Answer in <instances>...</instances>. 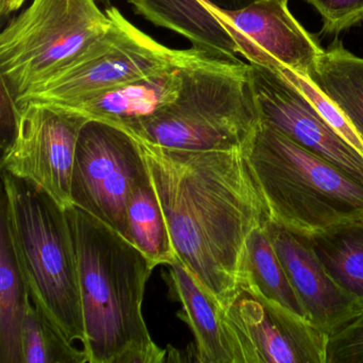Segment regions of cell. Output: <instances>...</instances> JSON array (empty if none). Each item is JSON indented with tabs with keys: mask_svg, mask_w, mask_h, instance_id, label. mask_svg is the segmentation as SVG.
I'll use <instances>...</instances> for the list:
<instances>
[{
	"mask_svg": "<svg viewBox=\"0 0 363 363\" xmlns=\"http://www.w3.org/2000/svg\"><path fill=\"white\" fill-rule=\"evenodd\" d=\"M16 108V131L3 150L1 171L33 182L69 207L76 145L88 118L40 104Z\"/></svg>",
	"mask_w": 363,
	"mask_h": 363,
	"instance_id": "obj_9",
	"label": "cell"
},
{
	"mask_svg": "<svg viewBox=\"0 0 363 363\" xmlns=\"http://www.w3.org/2000/svg\"><path fill=\"white\" fill-rule=\"evenodd\" d=\"M235 363H326V333L241 286L223 308Z\"/></svg>",
	"mask_w": 363,
	"mask_h": 363,
	"instance_id": "obj_10",
	"label": "cell"
},
{
	"mask_svg": "<svg viewBox=\"0 0 363 363\" xmlns=\"http://www.w3.org/2000/svg\"><path fill=\"white\" fill-rule=\"evenodd\" d=\"M261 123L279 131L363 186V156L322 118L307 97L275 69L250 65Z\"/></svg>",
	"mask_w": 363,
	"mask_h": 363,
	"instance_id": "obj_12",
	"label": "cell"
},
{
	"mask_svg": "<svg viewBox=\"0 0 363 363\" xmlns=\"http://www.w3.org/2000/svg\"><path fill=\"white\" fill-rule=\"evenodd\" d=\"M180 74L177 97L124 130L140 141L169 150L246 147L261 124L250 63L201 52L180 67Z\"/></svg>",
	"mask_w": 363,
	"mask_h": 363,
	"instance_id": "obj_3",
	"label": "cell"
},
{
	"mask_svg": "<svg viewBox=\"0 0 363 363\" xmlns=\"http://www.w3.org/2000/svg\"><path fill=\"white\" fill-rule=\"evenodd\" d=\"M363 138V58L335 38L307 76Z\"/></svg>",
	"mask_w": 363,
	"mask_h": 363,
	"instance_id": "obj_17",
	"label": "cell"
},
{
	"mask_svg": "<svg viewBox=\"0 0 363 363\" xmlns=\"http://www.w3.org/2000/svg\"><path fill=\"white\" fill-rule=\"evenodd\" d=\"M106 11L112 21L107 33L73 62L16 97V106L77 105L110 89L184 65L203 52L193 48H167L138 28L114 6Z\"/></svg>",
	"mask_w": 363,
	"mask_h": 363,
	"instance_id": "obj_7",
	"label": "cell"
},
{
	"mask_svg": "<svg viewBox=\"0 0 363 363\" xmlns=\"http://www.w3.org/2000/svg\"><path fill=\"white\" fill-rule=\"evenodd\" d=\"M280 74L293 86H296L308 101L318 110L322 118L330 125L331 128L335 129L350 145H352L357 152L363 156V138L357 133L350 121L345 118L341 110L327 99L306 76L299 75L290 69H280Z\"/></svg>",
	"mask_w": 363,
	"mask_h": 363,
	"instance_id": "obj_23",
	"label": "cell"
},
{
	"mask_svg": "<svg viewBox=\"0 0 363 363\" xmlns=\"http://www.w3.org/2000/svg\"><path fill=\"white\" fill-rule=\"evenodd\" d=\"M126 218L128 241L157 267L178 260L150 172L133 186Z\"/></svg>",
	"mask_w": 363,
	"mask_h": 363,
	"instance_id": "obj_21",
	"label": "cell"
},
{
	"mask_svg": "<svg viewBox=\"0 0 363 363\" xmlns=\"http://www.w3.org/2000/svg\"><path fill=\"white\" fill-rule=\"evenodd\" d=\"M31 301L7 220L0 223V363H23L21 333Z\"/></svg>",
	"mask_w": 363,
	"mask_h": 363,
	"instance_id": "obj_18",
	"label": "cell"
},
{
	"mask_svg": "<svg viewBox=\"0 0 363 363\" xmlns=\"http://www.w3.org/2000/svg\"><path fill=\"white\" fill-rule=\"evenodd\" d=\"M112 21L97 0H31L0 35V76L14 99L73 62Z\"/></svg>",
	"mask_w": 363,
	"mask_h": 363,
	"instance_id": "obj_6",
	"label": "cell"
},
{
	"mask_svg": "<svg viewBox=\"0 0 363 363\" xmlns=\"http://www.w3.org/2000/svg\"><path fill=\"white\" fill-rule=\"evenodd\" d=\"M326 363H363V307L327 333Z\"/></svg>",
	"mask_w": 363,
	"mask_h": 363,
	"instance_id": "obj_24",
	"label": "cell"
},
{
	"mask_svg": "<svg viewBox=\"0 0 363 363\" xmlns=\"http://www.w3.org/2000/svg\"><path fill=\"white\" fill-rule=\"evenodd\" d=\"M127 3L152 24L186 38L195 50L223 60L241 61L230 33L206 0H127Z\"/></svg>",
	"mask_w": 363,
	"mask_h": 363,
	"instance_id": "obj_15",
	"label": "cell"
},
{
	"mask_svg": "<svg viewBox=\"0 0 363 363\" xmlns=\"http://www.w3.org/2000/svg\"><path fill=\"white\" fill-rule=\"evenodd\" d=\"M267 225L255 229L248 238L243 286L269 303L310 322L305 307L272 245Z\"/></svg>",
	"mask_w": 363,
	"mask_h": 363,
	"instance_id": "obj_20",
	"label": "cell"
},
{
	"mask_svg": "<svg viewBox=\"0 0 363 363\" xmlns=\"http://www.w3.org/2000/svg\"><path fill=\"white\" fill-rule=\"evenodd\" d=\"M77 255L88 363H160L143 312L146 282L157 267L111 227L67 208Z\"/></svg>",
	"mask_w": 363,
	"mask_h": 363,
	"instance_id": "obj_2",
	"label": "cell"
},
{
	"mask_svg": "<svg viewBox=\"0 0 363 363\" xmlns=\"http://www.w3.org/2000/svg\"><path fill=\"white\" fill-rule=\"evenodd\" d=\"M167 267L172 295L182 303L180 318L186 320L194 335L196 361L235 363V354L223 320V306L179 260Z\"/></svg>",
	"mask_w": 363,
	"mask_h": 363,
	"instance_id": "obj_16",
	"label": "cell"
},
{
	"mask_svg": "<svg viewBox=\"0 0 363 363\" xmlns=\"http://www.w3.org/2000/svg\"><path fill=\"white\" fill-rule=\"evenodd\" d=\"M182 65L167 67L141 79L110 89L77 105L57 108L88 120L127 128L154 116L177 97L182 84Z\"/></svg>",
	"mask_w": 363,
	"mask_h": 363,
	"instance_id": "obj_14",
	"label": "cell"
},
{
	"mask_svg": "<svg viewBox=\"0 0 363 363\" xmlns=\"http://www.w3.org/2000/svg\"><path fill=\"white\" fill-rule=\"evenodd\" d=\"M267 231L314 326L327 335L363 307L333 281L316 256L309 235L291 230L272 220L267 223Z\"/></svg>",
	"mask_w": 363,
	"mask_h": 363,
	"instance_id": "obj_13",
	"label": "cell"
},
{
	"mask_svg": "<svg viewBox=\"0 0 363 363\" xmlns=\"http://www.w3.org/2000/svg\"><path fill=\"white\" fill-rule=\"evenodd\" d=\"M309 239L333 281L363 306V216L312 233Z\"/></svg>",
	"mask_w": 363,
	"mask_h": 363,
	"instance_id": "obj_19",
	"label": "cell"
},
{
	"mask_svg": "<svg viewBox=\"0 0 363 363\" xmlns=\"http://www.w3.org/2000/svg\"><path fill=\"white\" fill-rule=\"evenodd\" d=\"M246 154L272 222L310 235L363 216V186L261 123Z\"/></svg>",
	"mask_w": 363,
	"mask_h": 363,
	"instance_id": "obj_5",
	"label": "cell"
},
{
	"mask_svg": "<svg viewBox=\"0 0 363 363\" xmlns=\"http://www.w3.org/2000/svg\"><path fill=\"white\" fill-rule=\"evenodd\" d=\"M213 10L250 65L307 77L324 52L291 13L289 0H252L241 9Z\"/></svg>",
	"mask_w": 363,
	"mask_h": 363,
	"instance_id": "obj_11",
	"label": "cell"
},
{
	"mask_svg": "<svg viewBox=\"0 0 363 363\" xmlns=\"http://www.w3.org/2000/svg\"><path fill=\"white\" fill-rule=\"evenodd\" d=\"M23 363H86L84 350L74 347L40 308L29 301L21 333Z\"/></svg>",
	"mask_w": 363,
	"mask_h": 363,
	"instance_id": "obj_22",
	"label": "cell"
},
{
	"mask_svg": "<svg viewBox=\"0 0 363 363\" xmlns=\"http://www.w3.org/2000/svg\"><path fill=\"white\" fill-rule=\"evenodd\" d=\"M28 0H0V14L8 16L14 12L20 11Z\"/></svg>",
	"mask_w": 363,
	"mask_h": 363,
	"instance_id": "obj_27",
	"label": "cell"
},
{
	"mask_svg": "<svg viewBox=\"0 0 363 363\" xmlns=\"http://www.w3.org/2000/svg\"><path fill=\"white\" fill-rule=\"evenodd\" d=\"M139 142L120 127L89 120L76 145L72 205L128 240L126 209L133 186L148 174Z\"/></svg>",
	"mask_w": 363,
	"mask_h": 363,
	"instance_id": "obj_8",
	"label": "cell"
},
{
	"mask_svg": "<svg viewBox=\"0 0 363 363\" xmlns=\"http://www.w3.org/2000/svg\"><path fill=\"white\" fill-rule=\"evenodd\" d=\"M322 18V33L339 35L363 22V0H303Z\"/></svg>",
	"mask_w": 363,
	"mask_h": 363,
	"instance_id": "obj_25",
	"label": "cell"
},
{
	"mask_svg": "<svg viewBox=\"0 0 363 363\" xmlns=\"http://www.w3.org/2000/svg\"><path fill=\"white\" fill-rule=\"evenodd\" d=\"M137 141L178 260L224 308L243 286L248 238L271 220L246 147L206 152Z\"/></svg>",
	"mask_w": 363,
	"mask_h": 363,
	"instance_id": "obj_1",
	"label": "cell"
},
{
	"mask_svg": "<svg viewBox=\"0 0 363 363\" xmlns=\"http://www.w3.org/2000/svg\"><path fill=\"white\" fill-rule=\"evenodd\" d=\"M206 1L218 9L233 11V10L241 9L252 0H206Z\"/></svg>",
	"mask_w": 363,
	"mask_h": 363,
	"instance_id": "obj_26",
	"label": "cell"
},
{
	"mask_svg": "<svg viewBox=\"0 0 363 363\" xmlns=\"http://www.w3.org/2000/svg\"><path fill=\"white\" fill-rule=\"evenodd\" d=\"M1 213L33 303L84 345L77 255L67 208L33 182L3 172Z\"/></svg>",
	"mask_w": 363,
	"mask_h": 363,
	"instance_id": "obj_4",
	"label": "cell"
}]
</instances>
